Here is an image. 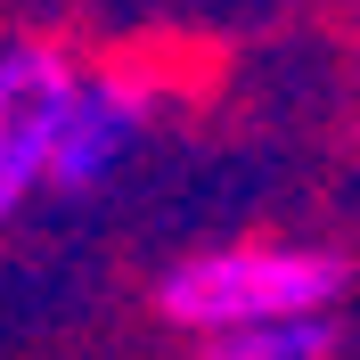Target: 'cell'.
Instances as JSON below:
<instances>
[{"label":"cell","mask_w":360,"mask_h":360,"mask_svg":"<svg viewBox=\"0 0 360 360\" xmlns=\"http://www.w3.org/2000/svg\"><path fill=\"white\" fill-rule=\"evenodd\" d=\"M66 90H74V66L58 49H8L0 58V221L41 180V156H49V131H58Z\"/></svg>","instance_id":"2"},{"label":"cell","mask_w":360,"mask_h":360,"mask_svg":"<svg viewBox=\"0 0 360 360\" xmlns=\"http://www.w3.org/2000/svg\"><path fill=\"white\" fill-rule=\"evenodd\" d=\"M139 123H148L139 82H74L66 107H58V131H49L41 180L49 188H90V180H107L115 156L139 139Z\"/></svg>","instance_id":"3"},{"label":"cell","mask_w":360,"mask_h":360,"mask_svg":"<svg viewBox=\"0 0 360 360\" xmlns=\"http://www.w3.org/2000/svg\"><path fill=\"white\" fill-rule=\"evenodd\" d=\"M336 352V328L319 311L303 319H262V328H229V336H205V360H328Z\"/></svg>","instance_id":"4"},{"label":"cell","mask_w":360,"mask_h":360,"mask_svg":"<svg viewBox=\"0 0 360 360\" xmlns=\"http://www.w3.org/2000/svg\"><path fill=\"white\" fill-rule=\"evenodd\" d=\"M344 295L336 254H303V246H229L197 254L164 278V319L197 328V336H229V328H262V319H303L319 303Z\"/></svg>","instance_id":"1"}]
</instances>
